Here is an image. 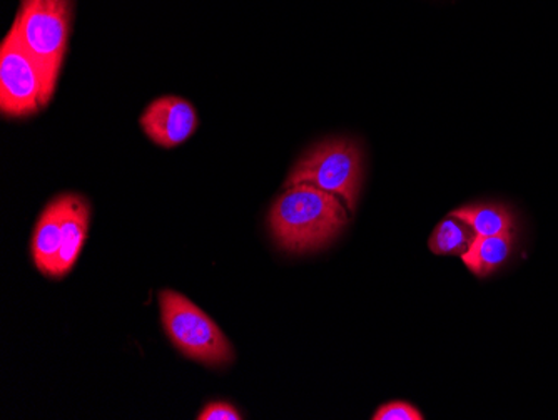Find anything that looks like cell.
<instances>
[{
  "label": "cell",
  "mask_w": 558,
  "mask_h": 420,
  "mask_svg": "<svg viewBox=\"0 0 558 420\" xmlns=\"http://www.w3.org/2000/svg\"><path fill=\"white\" fill-rule=\"evenodd\" d=\"M348 225L340 196L308 183L288 187L269 212V227L279 249L306 253L331 243Z\"/></svg>",
  "instance_id": "6da1fadb"
},
{
  "label": "cell",
  "mask_w": 558,
  "mask_h": 420,
  "mask_svg": "<svg viewBox=\"0 0 558 420\" xmlns=\"http://www.w3.org/2000/svg\"><path fill=\"white\" fill-rule=\"evenodd\" d=\"M74 0H22L11 31L43 69L54 94L68 52Z\"/></svg>",
  "instance_id": "7a4b0ae2"
},
{
  "label": "cell",
  "mask_w": 558,
  "mask_h": 420,
  "mask_svg": "<svg viewBox=\"0 0 558 420\" xmlns=\"http://www.w3.org/2000/svg\"><path fill=\"white\" fill-rule=\"evenodd\" d=\"M159 307L166 334L183 356L208 367H225L233 362V345L215 320L187 297L174 290H162Z\"/></svg>",
  "instance_id": "3957f363"
},
{
  "label": "cell",
  "mask_w": 558,
  "mask_h": 420,
  "mask_svg": "<svg viewBox=\"0 0 558 420\" xmlns=\"http://www.w3.org/2000/svg\"><path fill=\"white\" fill-rule=\"evenodd\" d=\"M308 183L337 194L354 212L363 184V155L353 140H328L313 147L294 166L284 188Z\"/></svg>",
  "instance_id": "277c9868"
},
{
  "label": "cell",
  "mask_w": 558,
  "mask_h": 420,
  "mask_svg": "<svg viewBox=\"0 0 558 420\" xmlns=\"http://www.w3.org/2000/svg\"><path fill=\"white\" fill-rule=\"evenodd\" d=\"M54 94L47 86L43 69L21 40L9 31L0 46V111L5 118L36 115Z\"/></svg>",
  "instance_id": "5b68a950"
},
{
  "label": "cell",
  "mask_w": 558,
  "mask_h": 420,
  "mask_svg": "<svg viewBox=\"0 0 558 420\" xmlns=\"http://www.w3.org/2000/svg\"><path fill=\"white\" fill-rule=\"evenodd\" d=\"M144 134L165 149L186 143L199 127L196 109L178 96L158 97L140 119Z\"/></svg>",
  "instance_id": "8992f818"
},
{
  "label": "cell",
  "mask_w": 558,
  "mask_h": 420,
  "mask_svg": "<svg viewBox=\"0 0 558 420\" xmlns=\"http://www.w3.org/2000/svg\"><path fill=\"white\" fill-rule=\"evenodd\" d=\"M68 194H61L52 200L40 213L36 228H34L31 252H33L34 265L46 277H52L56 259L61 250L62 225H64V216L68 212Z\"/></svg>",
  "instance_id": "52a82bcc"
},
{
  "label": "cell",
  "mask_w": 558,
  "mask_h": 420,
  "mask_svg": "<svg viewBox=\"0 0 558 420\" xmlns=\"http://www.w3.org/2000/svg\"><path fill=\"white\" fill-rule=\"evenodd\" d=\"M68 212L62 225V243L56 259L52 277L62 278L74 268L75 262L80 259L84 241L89 230L90 206L80 194H68Z\"/></svg>",
  "instance_id": "ba28073f"
},
{
  "label": "cell",
  "mask_w": 558,
  "mask_h": 420,
  "mask_svg": "<svg viewBox=\"0 0 558 420\" xmlns=\"http://www.w3.org/2000/svg\"><path fill=\"white\" fill-rule=\"evenodd\" d=\"M512 233L497 235V237H475L470 249L462 255L463 265L475 277H488L509 260L510 253H512Z\"/></svg>",
  "instance_id": "9c48e42d"
},
{
  "label": "cell",
  "mask_w": 558,
  "mask_h": 420,
  "mask_svg": "<svg viewBox=\"0 0 558 420\" xmlns=\"http://www.w3.org/2000/svg\"><path fill=\"white\" fill-rule=\"evenodd\" d=\"M453 218L462 219L472 228L476 237H497L512 233L513 215L507 206L470 205L450 213Z\"/></svg>",
  "instance_id": "30bf717a"
},
{
  "label": "cell",
  "mask_w": 558,
  "mask_h": 420,
  "mask_svg": "<svg viewBox=\"0 0 558 420\" xmlns=\"http://www.w3.org/2000/svg\"><path fill=\"white\" fill-rule=\"evenodd\" d=\"M472 231V228L463 224L462 219L450 216V218L444 219L440 225H437L434 233L429 237V250L435 255L462 256L470 249L473 238L476 237Z\"/></svg>",
  "instance_id": "8fae6325"
},
{
  "label": "cell",
  "mask_w": 558,
  "mask_h": 420,
  "mask_svg": "<svg viewBox=\"0 0 558 420\" xmlns=\"http://www.w3.org/2000/svg\"><path fill=\"white\" fill-rule=\"evenodd\" d=\"M373 420H423L418 409L412 404L403 403V400H395V403L384 404L376 410Z\"/></svg>",
  "instance_id": "7c38bea8"
},
{
  "label": "cell",
  "mask_w": 558,
  "mask_h": 420,
  "mask_svg": "<svg viewBox=\"0 0 558 420\" xmlns=\"http://www.w3.org/2000/svg\"><path fill=\"white\" fill-rule=\"evenodd\" d=\"M197 420H241L240 410L228 403H211L201 410L196 417Z\"/></svg>",
  "instance_id": "4fadbf2b"
}]
</instances>
